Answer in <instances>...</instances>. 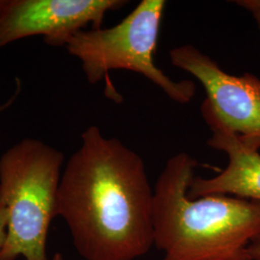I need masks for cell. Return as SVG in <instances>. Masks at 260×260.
<instances>
[{
    "label": "cell",
    "instance_id": "1",
    "mask_svg": "<svg viewBox=\"0 0 260 260\" xmlns=\"http://www.w3.org/2000/svg\"><path fill=\"white\" fill-rule=\"evenodd\" d=\"M62 173L56 214L85 260H135L153 246V190L143 159L92 125Z\"/></svg>",
    "mask_w": 260,
    "mask_h": 260
},
{
    "label": "cell",
    "instance_id": "2",
    "mask_svg": "<svg viewBox=\"0 0 260 260\" xmlns=\"http://www.w3.org/2000/svg\"><path fill=\"white\" fill-rule=\"evenodd\" d=\"M195 158L169 160L153 190V245L162 260H250L260 235V203L229 195L188 196Z\"/></svg>",
    "mask_w": 260,
    "mask_h": 260
},
{
    "label": "cell",
    "instance_id": "3",
    "mask_svg": "<svg viewBox=\"0 0 260 260\" xmlns=\"http://www.w3.org/2000/svg\"><path fill=\"white\" fill-rule=\"evenodd\" d=\"M64 162L62 151L24 139L0 157V207L9 213L0 260H50L48 229L57 217V196Z\"/></svg>",
    "mask_w": 260,
    "mask_h": 260
},
{
    "label": "cell",
    "instance_id": "4",
    "mask_svg": "<svg viewBox=\"0 0 260 260\" xmlns=\"http://www.w3.org/2000/svg\"><path fill=\"white\" fill-rule=\"evenodd\" d=\"M165 7L164 0H143L117 25L79 31L66 48L81 62L91 84L108 80L113 70H126L144 75L174 102L187 104L195 96V83L171 79L154 62Z\"/></svg>",
    "mask_w": 260,
    "mask_h": 260
},
{
    "label": "cell",
    "instance_id": "5",
    "mask_svg": "<svg viewBox=\"0 0 260 260\" xmlns=\"http://www.w3.org/2000/svg\"><path fill=\"white\" fill-rule=\"evenodd\" d=\"M172 64L193 75L205 88L202 115L210 129L235 135L242 144L260 149V79L246 73L231 75L192 45L170 50Z\"/></svg>",
    "mask_w": 260,
    "mask_h": 260
},
{
    "label": "cell",
    "instance_id": "6",
    "mask_svg": "<svg viewBox=\"0 0 260 260\" xmlns=\"http://www.w3.org/2000/svg\"><path fill=\"white\" fill-rule=\"evenodd\" d=\"M123 0H1L0 50L20 39L42 35L47 45L65 46L88 25L102 28L107 12Z\"/></svg>",
    "mask_w": 260,
    "mask_h": 260
},
{
    "label": "cell",
    "instance_id": "7",
    "mask_svg": "<svg viewBox=\"0 0 260 260\" xmlns=\"http://www.w3.org/2000/svg\"><path fill=\"white\" fill-rule=\"evenodd\" d=\"M207 145L226 153L229 164L216 177H194L188 190L192 199L229 195L260 203V153L245 147L230 132L214 130Z\"/></svg>",
    "mask_w": 260,
    "mask_h": 260
},
{
    "label": "cell",
    "instance_id": "8",
    "mask_svg": "<svg viewBox=\"0 0 260 260\" xmlns=\"http://www.w3.org/2000/svg\"><path fill=\"white\" fill-rule=\"evenodd\" d=\"M235 3L251 13L260 29V0H240Z\"/></svg>",
    "mask_w": 260,
    "mask_h": 260
},
{
    "label": "cell",
    "instance_id": "9",
    "mask_svg": "<svg viewBox=\"0 0 260 260\" xmlns=\"http://www.w3.org/2000/svg\"><path fill=\"white\" fill-rule=\"evenodd\" d=\"M8 223H9V213L7 209L0 207V251L6 242Z\"/></svg>",
    "mask_w": 260,
    "mask_h": 260
},
{
    "label": "cell",
    "instance_id": "10",
    "mask_svg": "<svg viewBox=\"0 0 260 260\" xmlns=\"http://www.w3.org/2000/svg\"><path fill=\"white\" fill-rule=\"evenodd\" d=\"M247 251L250 260H260V235L251 241Z\"/></svg>",
    "mask_w": 260,
    "mask_h": 260
},
{
    "label": "cell",
    "instance_id": "11",
    "mask_svg": "<svg viewBox=\"0 0 260 260\" xmlns=\"http://www.w3.org/2000/svg\"><path fill=\"white\" fill-rule=\"evenodd\" d=\"M20 90H21V89H20V84L18 83V87H17L16 93H14L7 102L0 104V114H2L3 112H5L7 109H9L10 107L15 103L17 98H18V95H19V92H20Z\"/></svg>",
    "mask_w": 260,
    "mask_h": 260
},
{
    "label": "cell",
    "instance_id": "12",
    "mask_svg": "<svg viewBox=\"0 0 260 260\" xmlns=\"http://www.w3.org/2000/svg\"><path fill=\"white\" fill-rule=\"evenodd\" d=\"M50 260H64L63 258V255L61 254V253H59V252H57L54 254V256L51 258Z\"/></svg>",
    "mask_w": 260,
    "mask_h": 260
},
{
    "label": "cell",
    "instance_id": "13",
    "mask_svg": "<svg viewBox=\"0 0 260 260\" xmlns=\"http://www.w3.org/2000/svg\"><path fill=\"white\" fill-rule=\"evenodd\" d=\"M0 2H1V0H0Z\"/></svg>",
    "mask_w": 260,
    "mask_h": 260
}]
</instances>
